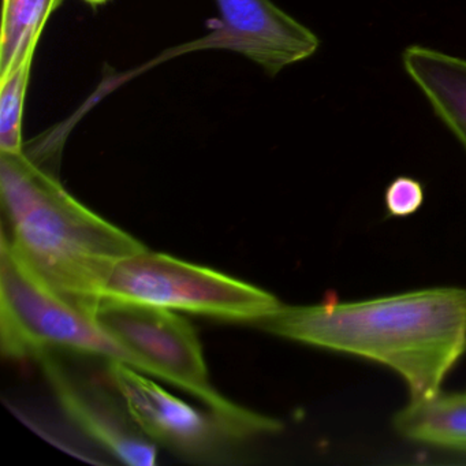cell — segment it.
Wrapping results in <instances>:
<instances>
[{
	"mask_svg": "<svg viewBox=\"0 0 466 466\" xmlns=\"http://www.w3.org/2000/svg\"><path fill=\"white\" fill-rule=\"evenodd\" d=\"M269 334L386 365L410 400L441 391L466 351V290L425 289L365 301L280 305L258 321Z\"/></svg>",
	"mask_w": 466,
	"mask_h": 466,
	"instance_id": "obj_1",
	"label": "cell"
},
{
	"mask_svg": "<svg viewBox=\"0 0 466 466\" xmlns=\"http://www.w3.org/2000/svg\"><path fill=\"white\" fill-rule=\"evenodd\" d=\"M0 192L15 258L45 290L95 319L116 264L146 247L73 198L25 151L0 152Z\"/></svg>",
	"mask_w": 466,
	"mask_h": 466,
	"instance_id": "obj_2",
	"label": "cell"
},
{
	"mask_svg": "<svg viewBox=\"0 0 466 466\" xmlns=\"http://www.w3.org/2000/svg\"><path fill=\"white\" fill-rule=\"evenodd\" d=\"M0 345L4 357L39 359L54 350L75 351L121 361L159 379L157 370L106 331L94 318L48 293L18 261L6 236L0 247Z\"/></svg>",
	"mask_w": 466,
	"mask_h": 466,
	"instance_id": "obj_3",
	"label": "cell"
},
{
	"mask_svg": "<svg viewBox=\"0 0 466 466\" xmlns=\"http://www.w3.org/2000/svg\"><path fill=\"white\" fill-rule=\"evenodd\" d=\"M95 320L147 360L159 379L189 392L245 438L282 430L279 420L237 405L212 386L195 329L171 309L102 299Z\"/></svg>",
	"mask_w": 466,
	"mask_h": 466,
	"instance_id": "obj_4",
	"label": "cell"
},
{
	"mask_svg": "<svg viewBox=\"0 0 466 466\" xmlns=\"http://www.w3.org/2000/svg\"><path fill=\"white\" fill-rule=\"evenodd\" d=\"M102 299L250 324H258L282 305L274 294L250 283L147 248L116 264Z\"/></svg>",
	"mask_w": 466,
	"mask_h": 466,
	"instance_id": "obj_5",
	"label": "cell"
},
{
	"mask_svg": "<svg viewBox=\"0 0 466 466\" xmlns=\"http://www.w3.org/2000/svg\"><path fill=\"white\" fill-rule=\"evenodd\" d=\"M107 376L136 424L155 444L187 462H242L241 444L247 438L214 411H198L124 362L108 361Z\"/></svg>",
	"mask_w": 466,
	"mask_h": 466,
	"instance_id": "obj_6",
	"label": "cell"
},
{
	"mask_svg": "<svg viewBox=\"0 0 466 466\" xmlns=\"http://www.w3.org/2000/svg\"><path fill=\"white\" fill-rule=\"evenodd\" d=\"M220 13L214 34L193 50H228L277 76L285 67L312 58L320 39L271 0H215Z\"/></svg>",
	"mask_w": 466,
	"mask_h": 466,
	"instance_id": "obj_7",
	"label": "cell"
},
{
	"mask_svg": "<svg viewBox=\"0 0 466 466\" xmlns=\"http://www.w3.org/2000/svg\"><path fill=\"white\" fill-rule=\"evenodd\" d=\"M47 383L67 417L103 449L133 466L157 463V447L144 435L129 411L124 413L99 387L73 378L53 351L37 359Z\"/></svg>",
	"mask_w": 466,
	"mask_h": 466,
	"instance_id": "obj_8",
	"label": "cell"
},
{
	"mask_svg": "<svg viewBox=\"0 0 466 466\" xmlns=\"http://www.w3.org/2000/svg\"><path fill=\"white\" fill-rule=\"evenodd\" d=\"M403 69L466 149V59L425 46L403 50Z\"/></svg>",
	"mask_w": 466,
	"mask_h": 466,
	"instance_id": "obj_9",
	"label": "cell"
},
{
	"mask_svg": "<svg viewBox=\"0 0 466 466\" xmlns=\"http://www.w3.org/2000/svg\"><path fill=\"white\" fill-rule=\"evenodd\" d=\"M394 427L410 441L466 450V394H439L410 400L394 417Z\"/></svg>",
	"mask_w": 466,
	"mask_h": 466,
	"instance_id": "obj_10",
	"label": "cell"
},
{
	"mask_svg": "<svg viewBox=\"0 0 466 466\" xmlns=\"http://www.w3.org/2000/svg\"><path fill=\"white\" fill-rule=\"evenodd\" d=\"M65 0H4L0 31V78L34 61L51 15Z\"/></svg>",
	"mask_w": 466,
	"mask_h": 466,
	"instance_id": "obj_11",
	"label": "cell"
},
{
	"mask_svg": "<svg viewBox=\"0 0 466 466\" xmlns=\"http://www.w3.org/2000/svg\"><path fill=\"white\" fill-rule=\"evenodd\" d=\"M34 61L0 78V152H24V107Z\"/></svg>",
	"mask_w": 466,
	"mask_h": 466,
	"instance_id": "obj_12",
	"label": "cell"
},
{
	"mask_svg": "<svg viewBox=\"0 0 466 466\" xmlns=\"http://www.w3.org/2000/svg\"><path fill=\"white\" fill-rule=\"evenodd\" d=\"M424 203V187L411 177L392 179L384 192V206L390 217L406 218L416 214Z\"/></svg>",
	"mask_w": 466,
	"mask_h": 466,
	"instance_id": "obj_13",
	"label": "cell"
},
{
	"mask_svg": "<svg viewBox=\"0 0 466 466\" xmlns=\"http://www.w3.org/2000/svg\"><path fill=\"white\" fill-rule=\"evenodd\" d=\"M86 5L94 7V9H97V7L103 6V5L108 4L110 0H84Z\"/></svg>",
	"mask_w": 466,
	"mask_h": 466,
	"instance_id": "obj_14",
	"label": "cell"
}]
</instances>
